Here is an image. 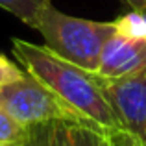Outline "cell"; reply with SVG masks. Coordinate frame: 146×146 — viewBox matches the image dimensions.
I'll use <instances>...</instances> for the list:
<instances>
[{
	"label": "cell",
	"instance_id": "obj_1",
	"mask_svg": "<svg viewBox=\"0 0 146 146\" xmlns=\"http://www.w3.org/2000/svg\"><path fill=\"white\" fill-rule=\"evenodd\" d=\"M13 54L26 72L35 76L54 91L61 100L74 107L87 122L113 131L118 129V122L111 111L107 98L98 83L96 72H89L52 50L30 41L13 39Z\"/></svg>",
	"mask_w": 146,
	"mask_h": 146
},
{
	"label": "cell",
	"instance_id": "obj_2",
	"mask_svg": "<svg viewBox=\"0 0 146 146\" xmlns=\"http://www.w3.org/2000/svg\"><path fill=\"white\" fill-rule=\"evenodd\" d=\"M35 30L43 35L44 46L56 56L89 72H98L104 46L117 32V21L98 22L70 17L50 4Z\"/></svg>",
	"mask_w": 146,
	"mask_h": 146
},
{
	"label": "cell",
	"instance_id": "obj_3",
	"mask_svg": "<svg viewBox=\"0 0 146 146\" xmlns=\"http://www.w3.org/2000/svg\"><path fill=\"white\" fill-rule=\"evenodd\" d=\"M0 107L24 126L56 120L87 122L74 107L26 70L22 78L0 85Z\"/></svg>",
	"mask_w": 146,
	"mask_h": 146
},
{
	"label": "cell",
	"instance_id": "obj_4",
	"mask_svg": "<svg viewBox=\"0 0 146 146\" xmlns=\"http://www.w3.org/2000/svg\"><path fill=\"white\" fill-rule=\"evenodd\" d=\"M98 83L118 122V129L128 131L141 146H146V68L122 78L98 76Z\"/></svg>",
	"mask_w": 146,
	"mask_h": 146
},
{
	"label": "cell",
	"instance_id": "obj_5",
	"mask_svg": "<svg viewBox=\"0 0 146 146\" xmlns=\"http://www.w3.org/2000/svg\"><path fill=\"white\" fill-rule=\"evenodd\" d=\"M146 68V37L115 32L106 43L98 67L102 78H122Z\"/></svg>",
	"mask_w": 146,
	"mask_h": 146
},
{
	"label": "cell",
	"instance_id": "obj_6",
	"mask_svg": "<svg viewBox=\"0 0 146 146\" xmlns=\"http://www.w3.org/2000/svg\"><path fill=\"white\" fill-rule=\"evenodd\" d=\"M26 146H72L68 122H43L30 126Z\"/></svg>",
	"mask_w": 146,
	"mask_h": 146
},
{
	"label": "cell",
	"instance_id": "obj_7",
	"mask_svg": "<svg viewBox=\"0 0 146 146\" xmlns=\"http://www.w3.org/2000/svg\"><path fill=\"white\" fill-rule=\"evenodd\" d=\"M50 4L52 0H0L2 9L9 11L30 28H37L41 15Z\"/></svg>",
	"mask_w": 146,
	"mask_h": 146
},
{
	"label": "cell",
	"instance_id": "obj_8",
	"mask_svg": "<svg viewBox=\"0 0 146 146\" xmlns=\"http://www.w3.org/2000/svg\"><path fill=\"white\" fill-rule=\"evenodd\" d=\"M72 146H109L107 131L89 122H68Z\"/></svg>",
	"mask_w": 146,
	"mask_h": 146
},
{
	"label": "cell",
	"instance_id": "obj_9",
	"mask_svg": "<svg viewBox=\"0 0 146 146\" xmlns=\"http://www.w3.org/2000/svg\"><path fill=\"white\" fill-rule=\"evenodd\" d=\"M28 137H30V126L21 124L7 111L0 107V144L26 146Z\"/></svg>",
	"mask_w": 146,
	"mask_h": 146
},
{
	"label": "cell",
	"instance_id": "obj_10",
	"mask_svg": "<svg viewBox=\"0 0 146 146\" xmlns=\"http://www.w3.org/2000/svg\"><path fill=\"white\" fill-rule=\"evenodd\" d=\"M22 74H24L22 68H19L13 61H9L6 56L0 54V85L15 82V80L22 78Z\"/></svg>",
	"mask_w": 146,
	"mask_h": 146
},
{
	"label": "cell",
	"instance_id": "obj_11",
	"mask_svg": "<svg viewBox=\"0 0 146 146\" xmlns=\"http://www.w3.org/2000/svg\"><path fill=\"white\" fill-rule=\"evenodd\" d=\"M107 139H109V146H141L139 141L124 129L107 131Z\"/></svg>",
	"mask_w": 146,
	"mask_h": 146
},
{
	"label": "cell",
	"instance_id": "obj_12",
	"mask_svg": "<svg viewBox=\"0 0 146 146\" xmlns=\"http://www.w3.org/2000/svg\"><path fill=\"white\" fill-rule=\"evenodd\" d=\"M124 4H128L133 11H139V13H146V0H122Z\"/></svg>",
	"mask_w": 146,
	"mask_h": 146
},
{
	"label": "cell",
	"instance_id": "obj_13",
	"mask_svg": "<svg viewBox=\"0 0 146 146\" xmlns=\"http://www.w3.org/2000/svg\"><path fill=\"white\" fill-rule=\"evenodd\" d=\"M0 146H6V144H0Z\"/></svg>",
	"mask_w": 146,
	"mask_h": 146
}]
</instances>
